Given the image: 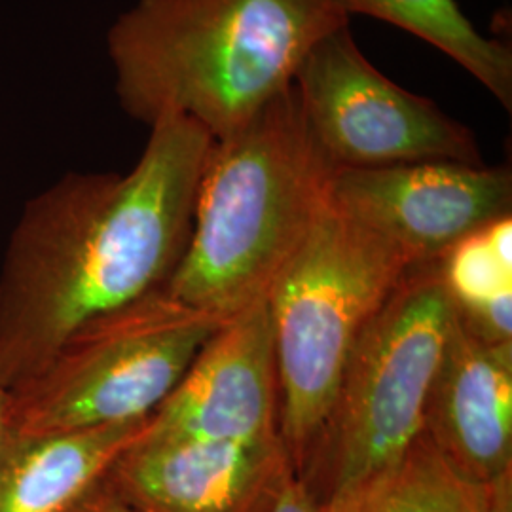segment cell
Masks as SVG:
<instances>
[{
	"mask_svg": "<svg viewBox=\"0 0 512 512\" xmlns=\"http://www.w3.org/2000/svg\"><path fill=\"white\" fill-rule=\"evenodd\" d=\"M459 317L490 342H512V217L461 239L439 260Z\"/></svg>",
	"mask_w": 512,
	"mask_h": 512,
	"instance_id": "cell-15",
	"label": "cell"
},
{
	"mask_svg": "<svg viewBox=\"0 0 512 512\" xmlns=\"http://www.w3.org/2000/svg\"><path fill=\"white\" fill-rule=\"evenodd\" d=\"M293 86L311 137L334 169L484 164L475 133L380 73L349 25L313 44Z\"/></svg>",
	"mask_w": 512,
	"mask_h": 512,
	"instance_id": "cell-7",
	"label": "cell"
},
{
	"mask_svg": "<svg viewBox=\"0 0 512 512\" xmlns=\"http://www.w3.org/2000/svg\"><path fill=\"white\" fill-rule=\"evenodd\" d=\"M334 171L294 86L238 133L213 141L165 293L220 319L264 300L327 207Z\"/></svg>",
	"mask_w": 512,
	"mask_h": 512,
	"instance_id": "cell-3",
	"label": "cell"
},
{
	"mask_svg": "<svg viewBox=\"0 0 512 512\" xmlns=\"http://www.w3.org/2000/svg\"><path fill=\"white\" fill-rule=\"evenodd\" d=\"M423 433L475 482L512 478V342H490L456 310Z\"/></svg>",
	"mask_w": 512,
	"mask_h": 512,
	"instance_id": "cell-11",
	"label": "cell"
},
{
	"mask_svg": "<svg viewBox=\"0 0 512 512\" xmlns=\"http://www.w3.org/2000/svg\"><path fill=\"white\" fill-rule=\"evenodd\" d=\"M454 317L456 304L433 260L410 266L370 319L349 357L321 448L298 478L321 507L423 433Z\"/></svg>",
	"mask_w": 512,
	"mask_h": 512,
	"instance_id": "cell-6",
	"label": "cell"
},
{
	"mask_svg": "<svg viewBox=\"0 0 512 512\" xmlns=\"http://www.w3.org/2000/svg\"><path fill=\"white\" fill-rule=\"evenodd\" d=\"M14 435L12 431V401L10 391L0 387V450L4 444Z\"/></svg>",
	"mask_w": 512,
	"mask_h": 512,
	"instance_id": "cell-18",
	"label": "cell"
},
{
	"mask_svg": "<svg viewBox=\"0 0 512 512\" xmlns=\"http://www.w3.org/2000/svg\"><path fill=\"white\" fill-rule=\"evenodd\" d=\"M293 478L281 437L238 444L147 433L105 475L141 512H274Z\"/></svg>",
	"mask_w": 512,
	"mask_h": 512,
	"instance_id": "cell-9",
	"label": "cell"
},
{
	"mask_svg": "<svg viewBox=\"0 0 512 512\" xmlns=\"http://www.w3.org/2000/svg\"><path fill=\"white\" fill-rule=\"evenodd\" d=\"M69 512H141L137 511L133 505L118 494L105 476L90 488L86 494L82 495L73 509Z\"/></svg>",
	"mask_w": 512,
	"mask_h": 512,
	"instance_id": "cell-16",
	"label": "cell"
},
{
	"mask_svg": "<svg viewBox=\"0 0 512 512\" xmlns=\"http://www.w3.org/2000/svg\"><path fill=\"white\" fill-rule=\"evenodd\" d=\"M274 512H323L310 490L294 476L279 497Z\"/></svg>",
	"mask_w": 512,
	"mask_h": 512,
	"instance_id": "cell-17",
	"label": "cell"
},
{
	"mask_svg": "<svg viewBox=\"0 0 512 512\" xmlns=\"http://www.w3.org/2000/svg\"><path fill=\"white\" fill-rule=\"evenodd\" d=\"M150 418L57 435H12L0 450V512L71 511L147 433Z\"/></svg>",
	"mask_w": 512,
	"mask_h": 512,
	"instance_id": "cell-12",
	"label": "cell"
},
{
	"mask_svg": "<svg viewBox=\"0 0 512 512\" xmlns=\"http://www.w3.org/2000/svg\"><path fill=\"white\" fill-rule=\"evenodd\" d=\"M412 264L332 203L266 294L279 384V435L294 476L310 471L349 357Z\"/></svg>",
	"mask_w": 512,
	"mask_h": 512,
	"instance_id": "cell-4",
	"label": "cell"
},
{
	"mask_svg": "<svg viewBox=\"0 0 512 512\" xmlns=\"http://www.w3.org/2000/svg\"><path fill=\"white\" fill-rule=\"evenodd\" d=\"M329 202L416 266L511 215L512 173L459 162L336 169Z\"/></svg>",
	"mask_w": 512,
	"mask_h": 512,
	"instance_id": "cell-8",
	"label": "cell"
},
{
	"mask_svg": "<svg viewBox=\"0 0 512 512\" xmlns=\"http://www.w3.org/2000/svg\"><path fill=\"white\" fill-rule=\"evenodd\" d=\"M158 439L262 442L279 439V384L266 298L220 327L152 414Z\"/></svg>",
	"mask_w": 512,
	"mask_h": 512,
	"instance_id": "cell-10",
	"label": "cell"
},
{
	"mask_svg": "<svg viewBox=\"0 0 512 512\" xmlns=\"http://www.w3.org/2000/svg\"><path fill=\"white\" fill-rule=\"evenodd\" d=\"M323 512H512V478L463 475L421 433L401 456L330 495Z\"/></svg>",
	"mask_w": 512,
	"mask_h": 512,
	"instance_id": "cell-13",
	"label": "cell"
},
{
	"mask_svg": "<svg viewBox=\"0 0 512 512\" xmlns=\"http://www.w3.org/2000/svg\"><path fill=\"white\" fill-rule=\"evenodd\" d=\"M351 18L382 19L435 46L478 80L507 110L512 109V50L482 35L456 0H334Z\"/></svg>",
	"mask_w": 512,
	"mask_h": 512,
	"instance_id": "cell-14",
	"label": "cell"
},
{
	"mask_svg": "<svg viewBox=\"0 0 512 512\" xmlns=\"http://www.w3.org/2000/svg\"><path fill=\"white\" fill-rule=\"evenodd\" d=\"M211 145L196 122L162 118L126 175L69 173L27 203L0 272V387L31 378L80 327L164 289Z\"/></svg>",
	"mask_w": 512,
	"mask_h": 512,
	"instance_id": "cell-1",
	"label": "cell"
},
{
	"mask_svg": "<svg viewBox=\"0 0 512 512\" xmlns=\"http://www.w3.org/2000/svg\"><path fill=\"white\" fill-rule=\"evenodd\" d=\"M226 321L160 289L80 327L31 378L8 389L14 435L150 418Z\"/></svg>",
	"mask_w": 512,
	"mask_h": 512,
	"instance_id": "cell-5",
	"label": "cell"
},
{
	"mask_svg": "<svg viewBox=\"0 0 512 512\" xmlns=\"http://www.w3.org/2000/svg\"><path fill=\"white\" fill-rule=\"evenodd\" d=\"M344 25L334 0H137L107 35L120 107L147 126L186 118L226 139L289 92L313 44Z\"/></svg>",
	"mask_w": 512,
	"mask_h": 512,
	"instance_id": "cell-2",
	"label": "cell"
}]
</instances>
